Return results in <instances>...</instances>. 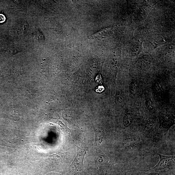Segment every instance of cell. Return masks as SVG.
<instances>
[{"instance_id":"cell-8","label":"cell","mask_w":175,"mask_h":175,"mask_svg":"<svg viewBox=\"0 0 175 175\" xmlns=\"http://www.w3.org/2000/svg\"><path fill=\"white\" fill-rule=\"evenodd\" d=\"M95 143L96 145H100L101 144L103 141V137L100 132L99 131H95Z\"/></svg>"},{"instance_id":"cell-2","label":"cell","mask_w":175,"mask_h":175,"mask_svg":"<svg viewBox=\"0 0 175 175\" xmlns=\"http://www.w3.org/2000/svg\"><path fill=\"white\" fill-rule=\"evenodd\" d=\"M75 146L77 148V155L70 167L73 171H80L83 168L84 156L87 151L89 150V147L83 143L79 147Z\"/></svg>"},{"instance_id":"cell-1","label":"cell","mask_w":175,"mask_h":175,"mask_svg":"<svg viewBox=\"0 0 175 175\" xmlns=\"http://www.w3.org/2000/svg\"><path fill=\"white\" fill-rule=\"evenodd\" d=\"M160 157L158 163L155 167L147 170H141L140 172L145 173L158 172L164 170L174 169L175 156H167L158 154Z\"/></svg>"},{"instance_id":"cell-5","label":"cell","mask_w":175,"mask_h":175,"mask_svg":"<svg viewBox=\"0 0 175 175\" xmlns=\"http://www.w3.org/2000/svg\"><path fill=\"white\" fill-rule=\"evenodd\" d=\"M33 37L36 41L39 42H43L45 40L44 35L39 30H36L33 32Z\"/></svg>"},{"instance_id":"cell-9","label":"cell","mask_w":175,"mask_h":175,"mask_svg":"<svg viewBox=\"0 0 175 175\" xmlns=\"http://www.w3.org/2000/svg\"><path fill=\"white\" fill-rule=\"evenodd\" d=\"M137 84L136 82H133L131 83L130 88V92L131 95H136L137 91Z\"/></svg>"},{"instance_id":"cell-10","label":"cell","mask_w":175,"mask_h":175,"mask_svg":"<svg viewBox=\"0 0 175 175\" xmlns=\"http://www.w3.org/2000/svg\"><path fill=\"white\" fill-rule=\"evenodd\" d=\"M146 104L148 109L152 110L154 108L153 103L149 97H148L146 99Z\"/></svg>"},{"instance_id":"cell-12","label":"cell","mask_w":175,"mask_h":175,"mask_svg":"<svg viewBox=\"0 0 175 175\" xmlns=\"http://www.w3.org/2000/svg\"><path fill=\"white\" fill-rule=\"evenodd\" d=\"M6 18L4 15L0 14V23H3L5 21Z\"/></svg>"},{"instance_id":"cell-7","label":"cell","mask_w":175,"mask_h":175,"mask_svg":"<svg viewBox=\"0 0 175 175\" xmlns=\"http://www.w3.org/2000/svg\"><path fill=\"white\" fill-rule=\"evenodd\" d=\"M132 118L130 114L127 113L124 116L123 123L125 127L129 126L131 124Z\"/></svg>"},{"instance_id":"cell-3","label":"cell","mask_w":175,"mask_h":175,"mask_svg":"<svg viewBox=\"0 0 175 175\" xmlns=\"http://www.w3.org/2000/svg\"><path fill=\"white\" fill-rule=\"evenodd\" d=\"M28 28V24L24 21L19 23L16 25L15 29L16 32L20 34H24Z\"/></svg>"},{"instance_id":"cell-6","label":"cell","mask_w":175,"mask_h":175,"mask_svg":"<svg viewBox=\"0 0 175 175\" xmlns=\"http://www.w3.org/2000/svg\"><path fill=\"white\" fill-rule=\"evenodd\" d=\"M174 169L169 170L158 172L151 173L145 175H175Z\"/></svg>"},{"instance_id":"cell-4","label":"cell","mask_w":175,"mask_h":175,"mask_svg":"<svg viewBox=\"0 0 175 175\" xmlns=\"http://www.w3.org/2000/svg\"><path fill=\"white\" fill-rule=\"evenodd\" d=\"M135 140L131 137L125 139L122 143V145L126 148L132 147L135 145Z\"/></svg>"},{"instance_id":"cell-11","label":"cell","mask_w":175,"mask_h":175,"mask_svg":"<svg viewBox=\"0 0 175 175\" xmlns=\"http://www.w3.org/2000/svg\"><path fill=\"white\" fill-rule=\"evenodd\" d=\"M154 89L157 92H160L163 90L162 86L159 83H157L155 84Z\"/></svg>"}]
</instances>
